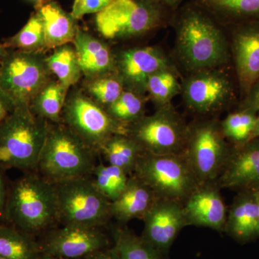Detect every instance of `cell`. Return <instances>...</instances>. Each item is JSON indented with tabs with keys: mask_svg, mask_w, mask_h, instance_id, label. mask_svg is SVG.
<instances>
[{
	"mask_svg": "<svg viewBox=\"0 0 259 259\" xmlns=\"http://www.w3.org/2000/svg\"><path fill=\"white\" fill-rule=\"evenodd\" d=\"M258 112L236 107L221 121V129L232 146H240L249 141L256 122Z\"/></svg>",
	"mask_w": 259,
	"mask_h": 259,
	"instance_id": "cell-30",
	"label": "cell"
},
{
	"mask_svg": "<svg viewBox=\"0 0 259 259\" xmlns=\"http://www.w3.org/2000/svg\"><path fill=\"white\" fill-rule=\"evenodd\" d=\"M257 138H259V110L257 113L256 122H255V128L253 135H252L251 139H257Z\"/></svg>",
	"mask_w": 259,
	"mask_h": 259,
	"instance_id": "cell-41",
	"label": "cell"
},
{
	"mask_svg": "<svg viewBox=\"0 0 259 259\" xmlns=\"http://www.w3.org/2000/svg\"><path fill=\"white\" fill-rule=\"evenodd\" d=\"M177 65L162 69L150 76L146 87L148 97L155 107L166 106L182 92V80Z\"/></svg>",
	"mask_w": 259,
	"mask_h": 259,
	"instance_id": "cell-28",
	"label": "cell"
},
{
	"mask_svg": "<svg viewBox=\"0 0 259 259\" xmlns=\"http://www.w3.org/2000/svg\"><path fill=\"white\" fill-rule=\"evenodd\" d=\"M141 238L166 255L181 231L188 226L183 204L157 199L143 218Z\"/></svg>",
	"mask_w": 259,
	"mask_h": 259,
	"instance_id": "cell-16",
	"label": "cell"
},
{
	"mask_svg": "<svg viewBox=\"0 0 259 259\" xmlns=\"http://www.w3.org/2000/svg\"><path fill=\"white\" fill-rule=\"evenodd\" d=\"M171 11L154 0H114L97 13L95 25L108 40L143 36L171 21Z\"/></svg>",
	"mask_w": 259,
	"mask_h": 259,
	"instance_id": "cell-6",
	"label": "cell"
},
{
	"mask_svg": "<svg viewBox=\"0 0 259 259\" xmlns=\"http://www.w3.org/2000/svg\"><path fill=\"white\" fill-rule=\"evenodd\" d=\"M49 127L30 105L15 107L0 122V168L36 169Z\"/></svg>",
	"mask_w": 259,
	"mask_h": 259,
	"instance_id": "cell-3",
	"label": "cell"
},
{
	"mask_svg": "<svg viewBox=\"0 0 259 259\" xmlns=\"http://www.w3.org/2000/svg\"><path fill=\"white\" fill-rule=\"evenodd\" d=\"M192 3L223 25L259 22V0H194Z\"/></svg>",
	"mask_w": 259,
	"mask_h": 259,
	"instance_id": "cell-23",
	"label": "cell"
},
{
	"mask_svg": "<svg viewBox=\"0 0 259 259\" xmlns=\"http://www.w3.org/2000/svg\"><path fill=\"white\" fill-rule=\"evenodd\" d=\"M39 259H69V258H54V257L41 256Z\"/></svg>",
	"mask_w": 259,
	"mask_h": 259,
	"instance_id": "cell-44",
	"label": "cell"
},
{
	"mask_svg": "<svg viewBox=\"0 0 259 259\" xmlns=\"http://www.w3.org/2000/svg\"><path fill=\"white\" fill-rule=\"evenodd\" d=\"M3 171H4L0 168V218L4 217L7 196H8Z\"/></svg>",
	"mask_w": 259,
	"mask_h": 259,
	"instance_id": "cell-38",
	"label": "cell"
},
{
	"mask_svg": "<svg viewBox=\"0 0 259 259\" xmlns=\"http://www.w3.org/2000/svg\"><path fill=\"white\" fill-rule=\"evenodd\" d=\"M115 72L125 90L146 95L150 76L176 63L157 47L129 48L115 54Z\"/></svg>",
	"mask_w": 259,
	"mask_h": 259,
	"instance_id": "cell-14",
	"label": "cell"
},
{
	"mask_svg": "<svg viewBox=\"0 0 259 259\" xmlns=\"http://www.w3.org/2000/svg\"><path fill=\"white\" fill-rule=\"evenodd\" d=\"M82 259H117L110 248L95 252Z\"/></svg>",
	"mask_w": 259,
	"mask_h": 259,
	"instance_id": "cell-39",
	"label": "cell"
},
{
	"mask_svg": "<svg viewBox=\"0 0 259 259\" xmlns=\"http://www.w3.org/2000/svg\"><path fill=\"white\" fill-rule=\"evenodd\" d=\"M175 28V54L186 74L231 65L226 28L193 3L172 17Z\"/></svg>",
	"mask_w": 259,
	"mask_h": 259,
	"instance_id": "cell-1",
	"label": "cell"
},
{
	"mask_svg": "<svg viewBox=\"0 0 259 259\" xmlns=\"http://www.w3.org/2000/svg\"><path fill=\"white\" fill-rule=\"evenodd\" d=\"M15 107L13 102L0 89V122L13 111Z\"/></svg>",
	"mask_w": 259,
	"mask_h": 259,
	"instance_id": "cell-37",
	"label": "cell"
},
{
	"mask_svg": "<svg viewBox=\"0 0 259 259\" xmlns=\"http://www.w3.org/2000/svg\"><path fill=\"white\" fill-rule=\"evenodd\" d=\"M91 176L97 188L110 202L123 192L130 177L118 167L103 163L95 166Z\"/></svg>",
	"mask_w": 259,
	"mask_h": 259,
	"instance_id": "cell-33",
	"label": "cell"
},
{
	"mask_svg": "<svg viewBox=\"0 0 259 259\" xmlns=\"http://www.w3.org/2000/svg\"><path fill=\"white\" fill-rule=\"evenodd\" d=\"M114 0H74L71 14L76 20L84 15L98 13L106 8Z\"/></svg>",
	"mask_w": 259,
	"mask_h": 259,
	"instance_id": "cell-35",
	"label": "cell"
},
{
	"mask_svg": "<svg viewBox=\"0 0 259 259\" xmlns=\"http://www.w3.org/2000/svg\"><path fill=\"white\" fill-rule=\"evenodd\" d=\"M236 107L258 112L259 110V78L250 88L247 95L240 100Z\"/></svg>",
	"mask_w": 259,
	"mask_h": 259,
	"instance_id": "cell-36",
	"label": "cell"
},
{
	"mask_svg": "<svg viewBox=\"0 0 259 259\" xmlns=\"http://www.w3.org/2000/svg\"><path fill=\"white\" fill-rule=\"evenodd\" d=\"M4 46L8 49L28 52H42L47 49L44 23L38 13H32L23 28L5 40Z\"/></svg>",
	"mask_w": 259,
	"mask_h": 259,
	"instance_id": "cell-31",
	"label": "cell"
},
{
	"mask_svg": "<svg viewBox=\"0 0 259 259\" xmlns=\"http://www.w3.org/2000/svg\"><path fill=\"white\" fill-rule=\"evenodd\" d=\"M39 244L42 256L82 259L110 248V242L100 228L63 225L51 229Z\"/></svg>",
	"mask_w": 259,
	"mask_h": 259,
	"instance_id": "cell-13",
	"label": "cell"
},
{
	"mask_svg": "<svg viewBox=\"0 0 259 259\" xmlns=\"http://www.w3.org/2000/svg\"><path fill=\"white\" fill-rule=\"evenodd\" d=\"M69 90L58 80L51 79L33 99L30 109L48 122L59 123Z\"/></svg>",
	"mask_w": 259,
	"mask_h": 259,
	"instance_id": "cell-27",
	"label": "cell"
},
{
	"mask_svg": "<svg viewBox=\"0 0 259 259\" xmlns=\"http://www.w3.org/2000/svg\"><path fill=\"white\" fill-rule=\"evenodd\" d=\"M32 2H36L37 3H40V2L44 1V0H30Z\"/></svg>",
	"mask_w": 259,
	"mask_h": 259,
	"instance_id": "cell-45",
	"label": "cell"
},
{
	"mask_svg": "<svg viewBox=\"0 0 259 259\" xmlns=\"http://www.w3.org/2000/svg\"><path fill=\"white\" fill-rule=\"evenodd\" d=\"M0 259H6V258H2V257H0Z\"/></svg>",
	"mask_w": 259,
	"mask_h": 259,
	"instance_id": "cell-46",
	"label": "cell"
},
{
	"mask_svg": "<svg viewBox=\"0 0 259 259\" xmlns=\"http://www.w3.org/2000/svg\"><path fill=\"white\" fill-rule=\"evenodd\" d=\"M182 102L198 117H213L238 106L240 91L233 66L201 70L182 79Z\"/></svg>",
	"mask_w": 259,
	"mask_h": 259,
	"instance_id": "cell-5",
	"label": "cell"
},
{
	"mask_svg": "<svg viewBox=\"0 0 259 259\" xmlns=\"http://www.w3.org/2000/svg\"><path fill=\"white\" fill-rule=\"evenodd\" d=\"M255 192V199H256L257 206H258V215H259V188L253 190Z\"/></svg>",
	"mask_w": 259,
	"mask_h": 259,
	"instance_id": "cell-43",
	"label": "cell"
},
{
	"mask_svg": "<svg viewBox=\"0 0 259 259\" xmlns=\"http://www.w3.org/2000/svg\"><path fill=\"white\" fill-rule=\"evenodd\" d=\"M51 74L44 53L8 49L0 61V89L15 107L30 105Z\"/></svg>",
	"mask_w": 259,
	"mask_h": 259,
	"instance_id": "cell-10",
	"label": "cell"
},
{
	"mask_svg": "<svg viewBox=\"0 0 259 259\" xmlns=\"http://www.w3.org/2000/svg\"><path fill=\"white\" fill-rule=\"evenodd\" d=\"M8 49L5 47L4 44H2L0 42V61L2 59L4 58V56L6 55L7 52H8Z\"/></svg>",
	"mask_w": 259,
	"mask_h": 259,
	"instance_id": "cell-42",
	"label": "cell"
},
{
	"mask_svg": "<svg viewBox=\"0 0 259 259\" xmlns=\"http://www.w3.org/2000/svg\"><path fill=\"white\" fill-rule=\"evenodd\" d=\"M157 199L142 181L134 175L130 176L125 190L110 202L112 218L120 223H126L136 218L143 219Z\"/></svg>",
	"mask_w": 259,
	"mask_h": 259,
	"instance_id": "cell-22",
	"label": "cell"
},
{
	"mask_svg": "<svg viewBox=\"0 0 259 259\" xmlns=\"http://www.w3.org/2000/svg\"><path fill=\"white\" fill-rule=\"evenodd\" d=\"M84 86L88 96L105 109L115 102L125 90L115 72L87 79Z\"/></svg>",
	"mask_w": 259,
	"mask_h": 259,
	"instance_id": "cell-34",
	"label": "cell"
},
{
	"mask_svg": "<svg viewBox=\"0 0 259 259\" xmlns=\"http://www.w3.org/2000/svg\"><path fill=\"white\" fill-rule=\"evenodd\" d=\"M97 153L62 122H49L36 169L52 182L91 176Z\"/></svg>",
	"mask_w": 259,
	"mask_h": 259,
	"instance_id": "cell-4",
	"label": "cell"
},
{
	"mask_svg": "<svg viewBox=\"0 0 259 259\" xmlns=\"http://www.w3.org/2000/svg\"><path fill=\"white\" fill-rule=\"evenodd\" d=\"M35 12L44 23L47 49H55L74 41L79 29L78 20L65 11L59 3L44 0L37 3Z\"/></svg>",
	"mask_w": 259,
	"mask_h": 259,
	"instance_id": "cell-21",
	"label": "cell"
},
{
	"mask_svg": "<svg viewBox=\"0 0 259 259\" xmlns=\"http://www.w3.org/2000/svg\"><path fill=\"white\" fill-rule=\"evenodd\" d=\"M133 175L147 185L157 198L169 199L182 204L200 185L183 153H144Z\"/></svg>",
	"mask_w": 259,
	"mask_h": 259,
	"instance_id": "cell-9",
	"label": "cell"
},
{
	"mask_svg": "<svg viewBox=\"0 0 259 259\" xmlns=\"http://www.w3.org/2000/svg\"><path fill=\"white\" fill-rule=\"evenodd\" d=\"M4 216L33 236L51 228L58 221L54 182L36 174L21 177L8 193Z\"/></svg>",
	"mask_w": 259,
	"mask_h": 259,
	"instance_id": "cell-2",
	"label": "cell"
},
{
	"mask_svg": "<svg viewBox=\"0 0 259 259\" xmlns=\"http://www.w3.org/2000/svg\"><path fill=\"white\" fill-rule=\"evenodd\" d=\"M111 249L117 259H164V255L125 226H112Z\"/></svg>",
	"mask_w": 259,
	"mask_h": 259,
	"instance_id": "cell-25",
	"label": "cell"
},
{
	"mask_svg": "<svg viewBox=\"0 0 259 259\" xmlns=\"http://www.w3.org/2000/svg\"><path fill=\"white\" fill-rule=\"evenodd\" d=\"M47 63L51 74L66 88L76 84L83 75L74 47L69 44L56 48L47 56Z\"/></svg>",
	"mask_w": 259,
	"mask_h": 259,
	"instance_id": "cell-29",
	"label": "cell"
},
{
	"mask_svg": "<svg viewBox=\"0 0 259 259\" xmlns=\"http://www.w3.org/2000/svg\"><path fill=\"white\" fill-rule=\"evenodd\" d=\"M225 28L241 100L259 78V22L238 24Z\"/></svg>",
	"mask_w": 259,
	"mask_h": 259,
	"instance_id": "cell-15",
	"label": "cell"
},
{
	"mask_svg": "<svg viewBox=\"0 0 259 259\" xmlns=\"http://www.w3.org/2000/svg\"><path fill=\"white\" fill-rule=\"evenodd\" d=\"M169 11L177 10L184 0H154Z\"/></svg>",
	"mask_w": 259,
	"mask_h": 259,
	"instance_id": "cell-40",
	"label": "cell"
},
{
	"mask_svg": "<svg viewBox=\"0 0 259 259\" xmlns=\"http://www.w3.org/2000/svg\"><path fill=\"white\" fill-rule=\"evenodd\" d=\"M216 185L220 189L240 192L259 188V138L240 146H232Z\"/></svg>",
	"mask_w": 259,
	"mask_h": 259,
	"instance_id": "cell-17",
	"label": "cell"
},
{
	"mask_svg": "<svg viewBox=\"0 0 259 259\" xmlns=\"http://www.w3.org/2000/svg\"><path fill=\"white\" fill-rule=\"evenodd\" d=\"M216 183L200 185L183 204L188 226L223 232L228 208Z\"/></svg>",
	"mask_w": 259,
	"mask_h": 259,
	"instance_id": "cell-18",
	"label": "cell"
},
{
	"mask_svg": "<svg viewBox=\"0 0 259 259\" xmlns=\"http://www.w3.org/2000/svg\"><path fill=\"white\" fill-rule=\"evenodd\" d=\"M58 221L65 226L100 228L112 218L110 202L91 176L54 182Z\"/></svg>",
	"mask_w": 259,
	"mask_h": 259,
	"instance_id": "cell-8",
	"label": "cell"
},
{
	"mask_svg": "<svg viewBox=\"0 0 259 259\" xmlns=\"http://www.w3.org/2000/svg\"><path fill=\"white\" fill-rule=\"evenodd\" d=\"M73 44L87 79L115 72V54L106 42L79 28Z\"/></svg>",
	"mask_w": 259,
	"mask_h": 259,
	"instance_id": "cell-19",
	"label": "cell"
},
{
	"mask_svg": "<svg viewBox=\"0 0 259 259\" xmlns=\"http://www.w3.org/2000/svg\"><path fill=\"white\" fill-rule=\"evenodd\" d=\"M39 242L33 235L15 226H0V257L6 259H39Z\"/></svg>",
	"mask_w": 259,
	"mask_h": 259,
	"instance_id": "cell-26",
	"label": "cell"
},
{
	"mask_svg": "<svg viewBox=\"0 0 259 259\" xmlns=\"http://www.w3.org/2000/svg\"><path fill=\"white\" fill-rule=\"evenodd\" d=\"M231 148L218 116L198 117L188 124L182 153L199 185L216 183Z\"/></svg>",
	"mask_w": 259,
	"mask_h": 259,
	"instance_id": "cell-7",
	"label": "cell"
},
{
	"mask_svg": "<svg viewBox=\"0 0 259 259\" xmlns=\"http://www.w3.org/2000/svg\"><path fill=\"white\" fill-rule=\"evenodd\" d=\"M98 153L103 156L107 164L118 167L128 176H132L144 151L127 134H116L102 145Z\"/></svg>",
	"mask_w": 259,
	"mask_h": 259,
	"instance_id": "cell-24",
	"label": "cell"
},
{
	"mask_svg": "<svg viewBox=\"0 0 259 259\" xmlns=\"http://www.w3.org/2000/svg\"><path fill=\"white\" fill-rule=\"evenodd\" d=\"M61 122L98 153L102 144L116 134H126L127 127L109 115L86 94L76 92L66 98Z\"/></svg>",
	"mask_w": 259,
	"mask_h": 259,
	"instance_id": "cell-12",
	"label": "cell"
},
{
	"mask_svg": "<svg viewBox=\"0 0 259 259\" xmlns=\"http://www.w3.org/2000/svg\"><path fill=\"white\" fill-rule=\"evenodd\" d=\"M224 232L242 243L259 238V215L254 191H241L237 195L228 212Z\"/></svg>",
	"mask_w": 259,
	"mask_h": 259,
	"instance_id": "cell-20",
	"label": "cell"
},
{
	"mask_svg": "<svg viewBox=\"0 0 259 259\" xmlns=\"http://www.w3.org/2000/svg\"><path fill=\"white\" fill-rule=\"evenodd\" d=\"M187 133L188 124L172 104L156 108L152 115H145L126 131L144 153L157 155L183 153Z\"/></svg>",
	"mask_w": 259,
	"mask_h": 259,
	"instance_id": "cell-11",
	"label": "cell"
},
{
	"mask_svg": "<svg viewBox=\"0 0 259 259\" xmlns=\"http://www.w3.org/2000/svg\"><path fill=\"white\" fill-rule=\"evenodd\" d=\"M148 100L146 95L125 90L120 97L105 110L114 120L127 127L146 115Z\"/></svg>",
	"mask_w": 259,
	"mask_h": 259,
	"instance_id": "cell-32",
	"label": "cell"
}]
</instances>
